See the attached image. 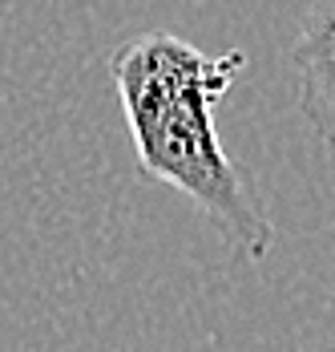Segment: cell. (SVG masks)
Masks as SVG:
<instances>
[{
  "label": "cell",
  "mask_w": 335,
  "mask_h": 352,
  "mask_svg": "<svg viewBox=\"0 0 335 352\" xmlns=\"http://www.w3.org/2000/svg\"><path fill=\"white\" fill-rule=\"evenodd\" d=\"M299 109L311 134L335 150V0H311L291 45Z\"/></svg>",
  "instance_id": "cell-2"
},
{
  "label": "cell",
  "mask_w": 335,
  "mask_h": 352,
  "mask_svg": "<svg viewBox=\"0 0 335 352\" xmlns=\"http://www.w3.org/2000/svg\"><path fill=\"white\" fill-rule=\"evenodd\" d=\"M332 352H335V349H332Z\"/></svg>",
  "instance_id": "cell-3"
},
{
  "label": "cell",
  "mask_w": 335,
  "mask_h": 352,
  "mask_svg": "<svg viewBox=\"0 0 335 352\" xmlns=\"http://www.w3.org/2000/svg\"><path fill=\"white\" fill-rule=\"evenodd\" d=\"M242 69V49L202 53L162 29L137 33L109 53L137 178L174 186L218 231L235 263H263L275 247V219L255 175L214 126V109Z\"/></svg>",
  "instance_id": "cell-1"
}]
</instances>
